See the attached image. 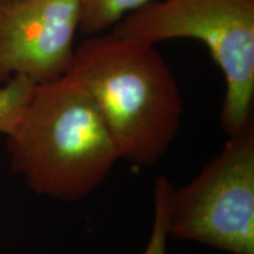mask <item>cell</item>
<instances>
[{
    "instance_id": "1",
    "label": "cell",
    "mask_w": 254,
    "mask_h": 254,
    "mask_svg": "<svg viewBox=\"0 0 254 254\" xmlns=\"http://www.w3.org/2000/svg\"><path fill=\"white\" fill-rule=\"evenodd\" d=\"M86 90L119 158L152 166L178 134L184 105L179 87L154 45L110 33L77 47L68 72Z\"/></svg>"
},
{
    "instance_id": "6",
    "label": "cell",
    "mask_w": 254,
    "mask_h": 254,
    "mask_svg": "<svg viewBox=\"0 0 254 254\" xmlns=\"http://www.w3.org/2000/svg\"><path fill=\"white\" fill-rule=\"evenodd\" d=\"M158 0H80L79 31L87 36L104 33L136 9Z\"/></svg>"
},
{
    "instance_id": "4",
    "label": "cell",
    "mask_w": 254,
    "mask_h": 254,
    "mask_svg": "<svg viewBox=\"0 0 254 254\" xmlns=\"http://www.w3.org/2000/svg\"><path fill=\"white\" fill-rule=\"evenodd\" d=\"M168 237L254 254V120L185 186L171 192Z\"/></svg>"
},
{
    "instance_id": "8",
    "label": "cell",
    "mask_w": 254,
    "mask_h": 254,
    "mask_svg": "<svg viewBox=\"0 0 254 254\" xmlns=\"http://www.w3.org/2000/svg\"><path fill=\"white\" fill-rule=\"evenodd\" d=\"M173 190L167 177L160 176L154 184V217L150 238L142 254H166L168 231V206Z\"/></svg>"
},
{
    "instance_id": "2",
    "label": "cell",
    "mask_w": 254,
    "mask_h": 254,
    "mask_svg": "<svg viewBox=\"0 0 254 254\" xmlns=\"http://www.w3.org/2000/svg\"><path fill=\"white\" fill-rule=\"evenodd\" d=\"M6 138L13 172L33 192L62 201L90 195L120 159L90 94L69 73L34 86Z\"/></svg>"
},
{
    "instance_id": "7",
    "label": "cell",
    "mask_w": 254,
    "mask_h": 254,
    "mask_svg": "<svg viewBox=\"0 0 254 254\" xmlns=\"http://www.w3.org/2000/svg\"><path fill=\"white\" fill-rule=\"evenodd\" d=\"M37 84L23 77L9 79L0 86V133L9 134L18 123Z\"/></svg>"
},
{
    "instance_id": "5",
    "label": "cell",
    "mask_w": 254,
    "mask_h": 254,
    "mask_svg": "<svg viewBox=\"0 0 254 254\" xmlns=\"http://www.w3.org/2000/svg\"><path fill=\"white\" fill-rule=\"evenodd\" d=\"M80 0L0 2V84L23 77L43 84L68 72Z\"/></svg>"
},
{
    "instance_id": "9",
    "label": "cell",
    "mask_w": 254,
    "mask_h": 254,
    "mask_svg": "<svg viewBox=\"0 0 254 254\" xmlns=\"http://www.w3.org/2000/svg\"><path fill=\"white\" fill-rule=\"evenodd\" d=\"M8 1H14V0H0V2H8Z\"/></svg>"
},
{
    "instance_id": "3",
    "label": "cell",
    "mask_w": 254,
    "mask_h": 254,
    "mask_svg": "<svg viewBox=\"0 0 254 254\" xmlns=\"http://www.w3.org/2000/svg\"><path fill=\"white\" fill-rule=\"evenodd\" d=\"M111 32L150 45L202 43L226 82L222 129L232 135L254 120V0H158L127 14Z\"/></svg>"
}]
</instances>
